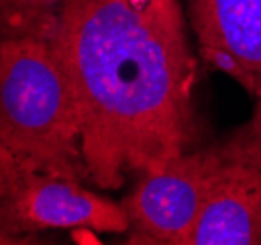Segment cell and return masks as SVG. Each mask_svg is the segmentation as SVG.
Returning a JSON list of instances; mask_svg holds the SVG:
<instances>
[{"mask_svg": "<svg viewBox=\"0 0 261 245\" xmlns=\"http://www.w3.org/2000/svg\"><path fill=\"white\" fill-rule=\"evenodd\" d=\"M183 0H63L47 39L77 104L98 190L208 143Z\"/></svg>", "mask_w": 261, "mask_h": 245, "instance_id": "1", "label": "cell"}, {"mask_svg": "<svg viewBox=\"0 0 261 245\" xmlns=\"http://www.w3.org/2000/svg\"><path fill=\"white\" fill-rule=\"evenodd\" d=\"M0 149L20 167L92 186L77 104L45 39L0 41Z\"/></svg>", "mask_w": 261, "mask_h": 245, "instance_id": "2", "label": "cell"}, {"mask_svg": "<svg viewBox=\"0 0 261 245\" xmlns=\"http://www.w3.org/2000/svg\"><path fill=\"white\" fill-rule=\"evenodd\" d=\"M226 163L216 142H208L136 177L134 188L122 200L128 216L126 243L185 245Z\"/></svg>", "mask_w": 261, "mask_h": 245, "instance_id": "3", "label": "cell"}, {"mask_svg": "<svg viewBox=\"0 0 261 245\" xmlns=\"http://www.w3.org/2000/svg\"><path fill=\"white\" fill-rule=\"evenodd\" d=\"M53 230L124 235L128 216L122 202L94 193L89 184L18 167L0 200V232L28 245L45 243V233Z\"/></svg>", "mask_w": 261, "mask_h": 245, "instance_id": "4", "label": "cell"}, {"mask_svg": "<svg viewBox=\"0 0 261 245\" xmlns=\"http://www.w3.org/2000/svg\"><path fill=\"white\" fill-rule=\"evenodd\" d=\"M198 55L261 100V0H185Z\"/></svg>", "mask_w": 261, "mask_h": 245, "instance_id": "5", "label": "cell"}, {"mask_svg": "<svg viewBox=\"0 0 261 245\" xmlns=\"http://www.w3.org/2000/svg\"><path fill=\"white\" fill-rule=\"evenodd\" d=\"M185 245H261V171L226 163Z\"/></svg>", "mask_w": 261, "mask_h": 245, "instance_id": "6", "label": "cell"}, {"mask_svg": "<svg viewBox=\"0 0 261 245\" xmlns=\"http://www.w3.org/2000/svg\"><path fill=\"white\" fill-rule=\"evenodd\" d=\"M63 0H0L2 39H47L53 36Z\"/></svg>", "mask_w": 261, "mask_h": 245, "instance_id": "7", "label": "cell"}, {"mask_svg": "<svg viewBox=\"0 0 261 245\" xmlns=\"http://www.w3.org/2000/svg\"><path fill=\"white\" fill-rule=\"evenodd\" d=\"M216 145L228 163H244L261 171V100H255L248 122L216 140Z\"/></svg>", "mask_w": 261, "mask_h": 245, "instance_id": "8", "label": "cell"}, {"mask_svg": "<svg viewBox=\"0 0 261 245\" xmlns=\"http://www.w3.org/2000/svg\"><path fill=\"white\" fill-rule=\"evenodd\" d=\"M18 161H8V163H0V200L4 198V194L8 193L10 182L14 179V173L18 171ZM4 233V232H2Z\"/></svg>", "mask_w": 261, "mask_h": 245, "instance_id": "9", "label": "cell"}, {"mask_svg": "<svg viewBox=\"0 0 261 245\" xmlns=\"http://www.w3.org/2000/svg\"><path fill=\"white\" fill-rule=\"evenodd\" d=\"M0 245H18V241L14 237H10V235L0 232Z\"/></svg>", "mask_w": 261, "mask_h": 245, "instance_id": "10", "label": "cell"}, {"mask_svg": "<svg viewBox=\"0 0 261 245\" xmlns=\"http://www.w3.org/2000/svg\"><path fill=\"white\" fill-rule=\"evenodd\" d=\"M8 161H16L12 155L8 153V151H4V149H0V163H8Z\"/></svg>", "mask_w": 261, "mask_h": 245, "instance_id": "11", "label": "cell"}]
</instances>
